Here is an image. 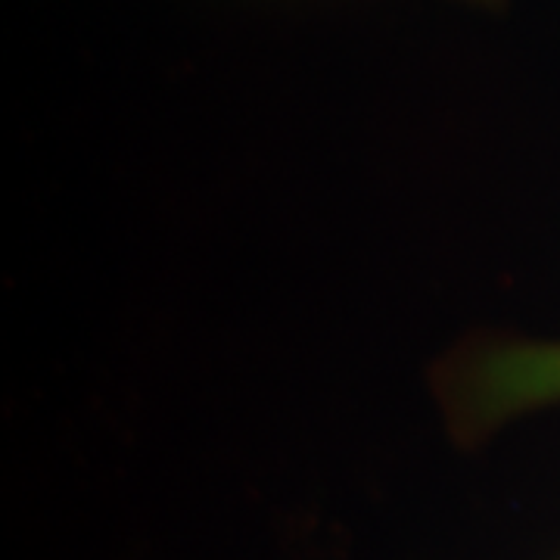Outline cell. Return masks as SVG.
Here are the masks:
<instances>
[]
</instances>
